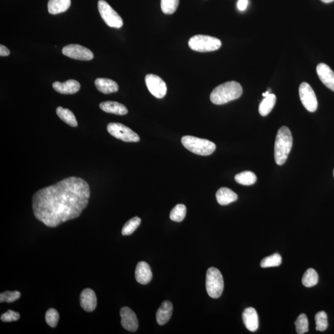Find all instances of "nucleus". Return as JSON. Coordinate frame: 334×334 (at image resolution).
<instances>
[{"mask_svg": "<svg viewBox=\"0 0 334 334\" xmlns=\"http://www.w3.org/2000/svg\"><path fill=\"white\" fill-rule=\"evenodd\" d=\"M91 191L82 178L71 177L39 190L33 197L34 214L48 227L79 217L88 205Z\"/></svg>", "mask_w": 334, "mask_h": 334, "instance_id": "f257e3e1", "label": "nucleus"}, {"mask_svg": "<svg viewBox=\"0 0 334 334\" xmlns=\"http://www.w3.org/2000/svg\"><path fill=\"white\" fill-rule=\"evenodd\" d=\"M243 93L241 86L236 81H229L216 87L212 92L210 99L215 105H223L240 98Z\"/></svg>", "mask_w": 334, "mask_h": 334, "instance_id": "f03ea898", "label": "nucleus"}, {"mask_svg": "<svg viewBox=\"0 0 334 334\" xmlns=\"http://www.w3.org/2000/svg\"><path fill=\"white\" fill-rule=\"evenodd\" d=\"M292 145L293 138L289 128L283 126L279 129L274 148V158L277 165H283L286 162Z\"/></svg>", "mask_w": 334, "mask_h": 334, "instance_id": "7ed1b4c3", "label": "nucleus"}, {"mask_svg": "<svg viewBox=\"0 0 334 334\" xmlns=\"http://www.w3.org/2000/svg\"><path fill=\"white\" fill-rule=\"evenodd\" d=\"M181 143L192 153L203 156L211 155L216 149L215 144L211 141L191 136H183Z\"/></svg>", "mask_w": 334, "mask_h": 334, "instance_id": "20e7f679", "label": "nucleus"}, {"mask_svg": "<svg viewBox=\"0 0 334 334\" xmlns=\"http://www.w3.org/2000/svg\"><path fill=\"white\" fill-rule=\"evenodd\" d=\"M206 287L210 297L218 298L222 294L224 282L223 276L219 270L213 267L207 270Z\"/></svg>", "mask_w": 334, "mask_h": 334, "instance_id": "39448f33", "label": "nucleus"}, {"mask_svg": "<svg viewBox=\"0 0 334 334\" xmlns=\"http://www.w3.org/2000/svg\"><path fill=\"white\" fill-rule=\"evenodd\" d=\"M188 45L192 50L200 51V52H207L219 49L221 42L219 39L214 37L197 35L192 37L189 40Z\"/></svg>", "mask_w": 334, "mask_h": 334, "instance_id": "423d86ee", "label": "nucleus"}, {"mask_svg": "<svg viewBox=\"0 0 334 334\" xmlns=\"http://www.w3.org/2000/svg\"><path fill=\"white\" fill-rule=\"evenodd\" d=\"M98 10L102 19L109 27L119 29L123 26V21L121 16L104 0L98 2Z\"/></svg>", "mask_w": 334, "mask_h": 334, "instance_id": "0eeeda50", "label": "nucleus"}, {"mask_svg": "<svg viewBox=\"0 0 334 334\" xmlns=\"http://www.w3.org/2000/svg\"><path fill=\"white\" fill-rule=\"evenodd\" d=\"M107 130L112 136L125 142L136 143L140 141V136L130 128L122 123H111L107 126Z\"/></svg>", "mask_w": 334, "mask_h": 334, "instance_id": "6e6552de", "label": "nucleus"}, {"mask_svg": "<svg viewBox=\"0 0 334 334\" xmlns=\"http://www.w3.org/2000/svg\"><path fill=\"white\" fill-rule=\"evenodd\" d=\"M299 95L302 104L308 111L315 112L318 108V100L315 92L309 84L303 82L299 88Z\"/></svg>", "mask_w": 334, "mask_h": 334, "instance_id": "1a4fd4ad", "label": "nucleus"}, {"mask_svg": "<svg viewBox=\"0 0 334 334\" xmlns=\"http://www.w3.org/2000/svg\"><path fill=\"white\" fill-rule=\"evenodd\" d=\"M145 82L148 90L157 99L165 97L167 88L165 82L159 76L155 74H148L146 76Z\"/></svg>", "mask_w": 334, "mask_h": 334, "instance_id": "9d476101", "label": "nucleus"}, {"mask_svg": "<svg viewBox=\"0 0 334 334\" xmlns=\"http://www.w3.org/2000/svg\"><path fill=\"white\" fill-rule=\"evenodd\" d=\"M62 53L71 59L82 61H89L94 59V54L89 49L77 44L66 46L63 48Z\"/></svg>", "mask_w": 334, "mask_h": 334, "instance_id": "9b49d317", "label": "nucleus"}, {"mask_svg": "<svg viewBox=\"0 0 334 334\" xmlns=\"http://www.w3.org/2000/svg\"><path fill=\"white\" fill-rule=\"evenodd\" d=\"M120 316L124 329L129 332H136L139 326L136 314L130 308L123 307L120 310Z\"/></svg>", "mask_w": 334, "mask_h": 334, "instance_id": "f8f14e48", "label": "nucleus"}, {"mask_svg": "<svg viewBox=\"0 0 334 334\" xmlns=\"http://www.w3.org/2000/svg\"><path fill=\"white\" fill-rule=\"evenodd\" d=\"M80 304L82 309L87 312H92L96 309L97 299L94 291L91 289L84 290L80 295Z\"/></svg>", "mask_w": 334, "mask_h": 334, "instance_id": "ddd939ff", "label": "nucleus"}, {"mask_svg": "<svg viewBox=\"0 0 334 334\" xmlns=\"http://www.w3.org/2000/svg\"><path fill=\"white\" fill-rule=\"evenodd\" d=\"M316 71L321 82L334 92V73L329 66L324 63H320L317 66Z\"/></svg>", "mask_w": 334, "mask_h": 334, "instance_id": "4468645a", "label": "nucleus"}, {"mask_svg": "<svg viewBox=\"0 0 334 334\" xmlns=\"http://www.w3.org/2000/svg\"><path fill=\"white\" fill-rule=\"evenodd\" d=\"M135 277L138 283L143 285L149 284L152 279V273L149 265L146 262H140L135 270Z\"/></svg>", "mask_w": 334, "mask_h": 334, "instance_id": "2eb2a0df", "label": "nucleus"}, {"mask_svg": "<svg viewBox=\"0 0 334 334\" xmlns=\"http://www.w3.org/2000/svg\"><path fill=\"white\" fill-rule=\"evenodd\" d=\"M53 88L60 94H74L79 91L80 85L77 80L70 79L64 82H54L53 84Z\"/></svg>", "mask_w": 334, "mask_h": 334, "instance_id": "dca6fc26", "label": "nucleus"}, {"mask_svg": "<svg viewBox=\"0 0 334 334\" xmlns=\"http://www.w3.org/2000/svg\"><path fill=\"white\" fill-rule=\"evenodd\" d=\"M244 325L250 332H255L259 327L258 315L255 308H247L243 313Z\"/></svg>", "mask_w": 334, "mask_h": 334, "instance_id": "f3484780", "label": "nucleus"}, {"mask_svg": "<svg viewBox=\"0 0 334 334\" xmlns=\"http://www.w3.org/2000/svg\"><path fill=\"white\" fill-rule=\"evenodd\" d=\"M173 312V305L170 301H164L158 308L156 313L157 323L163 325L171 319Z\"/></svg>", "mask_w": 334, "mask_h": 334, "instance_id": "a211bd4d", "label": "nucleus"}, {"mask_svg": "<svg viewBox=\"0 0 334 334\" xmlns=\"http://www.w3.org/2000/svg\"><path fill=\"white\" fill-rule=\"evenodd\" d=\"M100 108L106 113L117 115H125L128 114V109L122 103L117 102L106 101L100 103Z\"/></svg>", "mask_w": 334, "mask_h": 334, "instance_id": "6ab92c4d", "label": "nucleus"}, {"mask_svg": "<svg viewBox=\"0 0 334 334\" xmlns=\"http://www.w3.org/2000/svg\"><path fill=\"white\" fill-rule=\"evenodd\" d=\"M216 199L220 205L226 206L237 201L238 196L232 190L224 187L218 190L216 193Z\"/></svg>", "mask_w": 334, "mask_h": 334, "instance_id": "aec40b11", "label": "nucleus"}, {"mask_svg": "<svg viewBox=\"0 0 334 334\" xmlns=\"http://www.w3.org/2000/svg\"><path fill=\"white\" fill-rule=\"evenodd\" d=\"M97 89L105 94L116 93L119 91V85L114 80L107 78H97L95 81Z\"/></svg>", "mask_w": 334, "mask_h": 334, "instance_id": "412c9836", "label": "nucleus"}, {"mask_svg": "<svg viewBox=\"0 0 334 334\" xmlns=\"http://www.w3.org/2000/svg\"><path fill=\"white\" fill-rule=\"evenodd\" d=\"M71 6V0H49L48 12L51 14H58L65 12Z\"/></svg>", "mask_w": 334, "mask_h": 334, "instance_id": "4be33fe9", "label": "nucleus"}, {"mask_svg": "<svg viewBox=\"0 0 334 334\" xmlns=\"http://www.w3.org/2000/svg\"><path fill=\"white\" fill-rule=\"evenodd\" d=\"M276 102V96L274 94H270L268 96L264 97L262 100L260 106H259V112L261 116L266 117L272 111Z\"/></svg>", "mask_w": 334, "mask_h": 334, "instance_id": "5701e85b", "label": "nucleus"}, {"mask_svg": "<svg viewBox=\"0 0 334 334\" xmlns=\"http://www.w3.org/2000/svg\"><path fill=\"white\" fill-rule=\"evenodd\" d=\"M57 114L60 119L63 122L72 126V127H76L77 126V122L76 117L71 110L67 108H63L62 106H59L57 108Z\"/></svg>", "mask_w": 334, "mask_h": 334, "instance_id": "b1692460", "label": "nucleus"}, {"mask_svg": "<svg viewBox=\"0 0 334 334\" xmlns=\"http://www.w3.org/2000/svg\"><path fill=\"white\" fill-rule=\"evenodd\" d=\"M235 180L240 185L244 186H250L253 185L257 180V177L254 173L249 171H245L238 174L235 177Z\"/></svg>", "mask_w": 334, "mask_h": 334, "instance_id": "393cba45", "label": "nucleus"}, {"mask_svg": "<svg viewBox=\"0 0 334 334\" xmlns=\"http://www.w3.org/2000/svg\"><path fill=\"white\" fill-rule=\"evenodd\" d=\"M318 273L315 269L310 268L308 269L304 273L303 279H302V283L305 287H312L318 284Z\"/></svg>", "mask_w": 334, "mask_h": 334, "instance_id": "a878e982", "label": "nucleus"}, {"mask_svg": "<svg viewBox=\"0 0 334 334\" xmlns=\"http://www.w3.org/2000/svg\"><path fill=\"white\" fill-rule=\"evenodd\" d=\"M186 214V207L184 204H177L174 208L172 210L170 218L172 221L180 222L185 218Z\"/></svg>", "mask_w": 334, "mask_h": 334, "instance_id": "bb28decb", "label": "nucleus"}, {"mask_svg": "<svg viewBox=\"0 0 334 334\" xmlns=\"http://www.w3.org/2000/svg\"><path fill=\"white\" fill-rule=\"evenodd\" d=\"M141 219L140 217H134L128 220L123 226L122 233L124 236L130 235L134 233L140 226Z\"/></svg>", "mask_w": 334, "mask_h": 334, "instance_id": "cd10ccee", "label": "nucleus"}, {"mask_svg": "<svg viewBox=\"0 0 334 334\" xmlns=\"http://www.w3.org/2000/svg\"><path fill=\"white\" fill-rule=\"evenodd\" d=\"M282 261L281 256L278 253H275V254L264 258L261 262V266L263 268L277 267L282 264Z\"/></svg>", "mask_w": 334, "mask_h": 334, "instance_id": "c85d7f7f", "label": "nucleus"}, {"mask_svg": "<svg viewBox=\"0 0 334 334\" xmlns=\"http://www.w3.org/2000/svg\"><path fill=\"white\" fill-rule=\"evenodd\" d=\"M296 332L298 334L307 333L309 330V323L307 316L305 314H301L298 316L295 322Z\"/></svg>", "mask_w": 334, "mask_h": 334, "instance_id": "c756f323", "label": "nucleus"}, {"mask_svg": "<svg viewBox=\"0 0 334 334\" xmlns=\"http://www.w3.org/2000/svg\"><path fill=\"white\" fill-rule=\"evenodd\" d=\"M179 0H161V9L163 13L172 14L177 11Z\"/></svg>", "mask_w": 334, "mask_h": 334, "instance_id": "7c9ffc66", "label": "nucleus"}, {"mask_svg": "<svg viewBox=\"0 0 334 334\" xmlns=\"http://www.w3.org/2000/svg\"><path fill=\"white\" fill-rule=\"evenodd\" d=\"M316 329L323 332L328 327L327 315L324 312H319L315 316Z\"/></svg>", "mask_w": 334, "mask_h": 334, "instance_id": "2f4dec72", "label": "nucleus"}, {"mask_svg": "<svg viewBox=\"0 0 334 334\" xmlns=\"http://www.w3.org/2000/svg\"><path fill=\"white\" fill-rule=\"evenodd\" d=\"M60 315L59 312L53 308L49 309L45 314V320L51 327H55L59 322Z\"/></svg>", "mask_w": 334, "mask_h": 334, "instance_id": "473e14b6", "label": "nucleus"}, {"mask_svg": "<svg viewBox=\"0 0 334 334\" xmlns=\"http://www.w3.org/2000/svg\"><path fill=\"white\" fill-rule=\"evenodd\" d=\"M21 293L18 291H14V292H10V291H6L4 293L0 294V302H7V303H13V302L18 300L21 297Z\"/></svg>", "mask_w": 334, "mask_h": 334, "instance_id": "72a5a7b5", "label": "nucleus"}, {"mask_svg": "<svg viewBox=\"0 0 334 334\" xmlns=\"http://www.w3.org/2000/svg\"><path fill=\"white\" fill-rule=\"evenodd\" d=\"M20 315L18 313L12 310H8L7 312L1 316V320L3 322H13L19 320Z\"/></svg>", "mask_w": 334, "mask_h": 334, "instance_id": "f704fd0d", "label": "nucleus"}, {"mask_svg": "<svg viewBox=\"0 0 334 334\" xmlns=\"http://www.w3.org/2000/svg\"><path fill=\"white\" fill-rule=\"evenodd\" d=\"M247 4H248V1L247 0H239L237 4L238 10L240 11L245 10L247 7Z\"/></svg>", "mask_w": 334, "mask_h": 334, "instance_id": "c9c22d12", "label": "nucleus"}, {"mask_svg": "<svg viewBox=\"0 0 334 334\" xmlns=\"http://www.w3.org/2000/svg\"><path fill=\"white\" fill-rule=\"evenodd\" d=\"M10 54V51L5 46L0 45V56L7 57Z\"/></svg>", "mask_w": 334, "mask_h": 334, "instance_id": "e433bc0d", "label": "nucleus"}, {"mask_svg": "<svg viewBox=\"0 0 334 334\" xmlns=\"http://www.w3.org/2000/svg\"><path fill=\"white\" fill-rule=\"evenodd\" d=\"M321 1L325 3V4H329V3L334 2V0H321Z\"/></svg>", "mask_w": 334, "mask_h": 334, "instance_id": "4c0bfd02", "label": "nucleus"}, {"mask_svg": "<svg viewBox=\"0 0 334 334\" xmlns=\"http://www.w3.org/2000/svg\"><path fill=\"white\" fill-rule=\"evenodd\" d=\"M269 94H270L269 91H267L266 92V93L263 94V97H266V96H268V95Z\"/></svg>", "mask_w": 334, "mask_h": 334, "instance_id": "58836bf2", "label": "nucleus"}, {"mask_svg": "<svg viewBox=\"0 0 334 334\" xmlns=\"http://www.w3.org/2000/svg\"><path fill=\"white\" fill-rule=\"evenodd\" d=\"M333 177H334V170H333Z\"/></svg>", "mask_w": 334, "mask_h": 334, "instance_id": "ea45409f", "label": "nucleus"}]
</instances>
